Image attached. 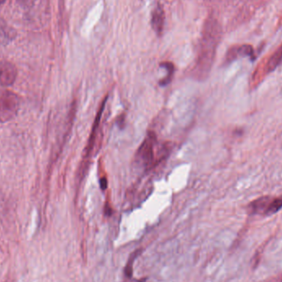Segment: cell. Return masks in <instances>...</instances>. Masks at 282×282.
<instances>
[{
    "mask_svg": "<svg viewBox=\"0 0 282 282\" xmlns=\"http://www.w3.org/2000/svg\"><path fill=\"white\" fill-rule=\"evenodd\" d=\"M221 27L217 21L209 20L204 27L199 53L193 68V75L198 80H204L210 73L216 56V48L221 40Z\"/></svg>",
    "mask_w": 282,
    "mask_h": 282,
    "instance_id": "6da1fadb",
    "label": "cell"
},
{
    "mask_svg": "<svg viewBox=\"0 0 282 282\" xmlns=\"http://www.w3.org/2000/svg\"><path fill=\"white\" fill-rule=\"evenodd\" d=\"M157 144V137L155 134L149 132L136 152L135 157L136 166L141 168V170L148 171L155 167L158 161L155 155Z\"/></svg>",
    "mask_w": 282,
    "mask_h": 282,
    "instance_id": "7a4b0ae2",
    "label": "cell"
},
{
    "mask_svg": "<svg viewBox=\"0 0 282 282\" xmlns=\"http://www.w3.org/2000/svg\"><path fill=\"white\" fill-rule=\"evenodd\" d=\"M20 107V101L16 93L8 90H0V123L8 122L16 117Z\"/></svg>",
    "mask_w": 282,
    "mask_h": 282,
    "instance_id": "3957f363",
    "label": "cell"
},
{
    "mask_svg": "<svg viewBox=\"0 0 282 282\" xmlns=\"http://www.w3.org/2000/svg\"><path fill=\"white\" fill-rule=\"evenodd\" d=\"M17 76L18 69L13 63L5 60L0 61V87L13 85Z\"/></svg>",
    "mask_w": 282,
    "mask_h": 282,
    "instance_id": "277c9868",
    "label": "cell"
},
{
    "mask_svg": "<svg viewBox=\"0 0 282 282\" xmlns=\"http://www.w3.org/2000/svg\"><path fill=\"white\" fill-rule=\"evenodd\" d=\"M250 57L254 58V51L251 45H242L240 46H233L229 49L226 55L227 63H231L239 57Z\"/></svg>",
    "mask_w": 282,
    "mask_h": 282,
    "instance_id": "5b68a950",
    "label": "cell"
},
{
    "mask_svg": "<svg viewBox=\"0 0 282 282\" xmlns=\"http://www.w3.org/2000/svg\"><path fill=\"white\" fill-rule=\"evenodd\" d=\"M165 14L161 4H158L153 10L151 17L152 28L158 36H161L164 28Z\"/></svg>",
    "mask_w": 282,
    "mask_h": 282,
    "instance_id": "8992f818",
    "label": "cell"
},
{
    "mask_svg": "<svg viewBox=\"0 0 282 282\" xmlns=\"http://www.w3.org/2000/svg\"><path fill=\"white\" fill-rule=\"evenodd\" d=\"M272 199L273 198L269 196L258 198L248 205V212L250 214H266V210Z\"/></svg>",
    "mask_w": 282,
    "mask_h": 282,
    "instance_id": "52a82bcc",
    "label": "cell"
},
{
    "mask_svg": "<svg viewBox=\"0 0 282 282\" xmlns=\"http://www.w3.org/2000/svg\"><path fill=\"white\" fill-rule=\"evenodd\" d=\"M282 62V45L281 47L277 49V51H275L274 54L269 59L268 62H267V64H266V70H267V72L271 73L272 72V71H274L275 69L279 66Z\"/></svg>",
    "mask_w": 282,
    "mask_h": 282,
    "instance_id": "ba28073f",
    "label": "cell"
},
{
    "mask_svg": "<svg viewBox=\"0 0 282 282\" xmlns=\"http://www.w3.org/2000/svg\"><path fill=\"white\" fill-rule=\"evenodd\" d=\"M141 252V249L135 251L128 259L127 264H126V266L125 267V277H128V278H131L132 277V274H133V263L135 262L136 258L140 255Z\"/></svg>",
    "mask_w": 282,
    "mask_h": 282,
    "instance_id": "9c48e42d",
    "label": "cell"
},
{
    "mask_svg": "<svg viewBox=\"0 0 282 282\" xmlns=\"http://www.w3.org/2000/svg\"><path fill=\"white\" fill-rule=\"evenodd\" d=\"M282 208V196L277 197V198H273L272 201L270 203L268 208L266 211V215H273L278 212Z\"/></svg>",
    "mask_w": 282,
    "mask_h": 282,
    "instance_id": "30bf717a",
    "label": "cell"
},
{
    "mask_svg": "<svg viewBox=\"0 0 282 282\" xmlns=\"http://www.w3.org/2000/svg\"><path fill=\"white\" fill-rule=\"evenodd\" d=\"M161 66L168 71V75L165 79L161 81L160 84L162 86H165L168 84V83H170L171 80H172V77H173V72H174V65H173L170 62H164L161 64Z\"/></svg>",
    "mask_w": 282,
    "mask_h": 282,
    "instance_id": "8fae6325",
    "label": "cell"
},
{
    "mask_svg": "<svg viewBox=\"0 0 282 282\" xmlns=\"http://www.w3.org/2000/svg\"><path fill=\"white\" fill-rule=\"evenodd\" d=\"M107 179H101V188L102 190H105L107 188Z\"/></svg>",
    "mask_w": 282,
    "mask_h": 282,
    "instance_id": "7c38bea8",
    "label": "cell"
},
{
    "mask_svg": "<svg viewBox=\"0 0 282 282\" xmlns=\"http://www.w3.org/2000/svg\"><path fill=\"white\" fill-rule=\"evenodd\" d=\"M6 0H0V4H3V3H5Z\"/></svg>",
    "mask_w": 282,
    "mask_h": 282,
    "instance_id": "4fadbf2b",
    "label": "cell"
}]
</instances>
